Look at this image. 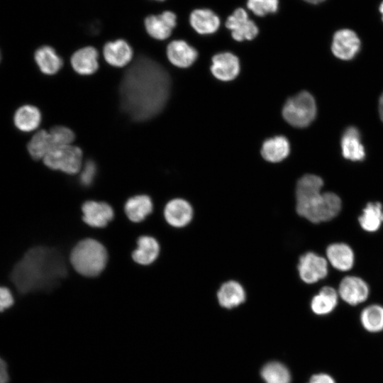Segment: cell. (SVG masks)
I'll list each match as a JSON object with an SVG mask.
<instances>
[{"label":"cell","instance_id":"6da1fadb","mask_svg":"<svg viewBox=\"0 0 383 383\" xmlns=\"http://www.w3.org/2000/svg\"><path fill=\"white\" fill-rule=\"evenodd\" d=\"M170 90V76L163 67L140 56L125 73L121 83L122 109L135 121L148 120L162 111Z\"/></svg>","mask_w":383,"mask_h":383},{"label":"cell","instance_id":"7a4b0ae2","mask_svg":"<svg viewBox=\"0 0 383 383\" xmlns=\"http://www.w3.org/2000/svg\"><path fill=\"white\" fill-rule=\"evenodd\" d=\"M67 274L65 259L58 250L35 246L27 250L14 265L11 280L19 293L26 294L53 289Z\"/></svg>","mask_w":383,"mask_h":383},{"label":"cell","instance_id":"3957f363","mask_svg":"<svg viewBox=\"0 0 383 383\" xmlns=\"http://www.w3.org/2000/svg\"><path fill=\"white\" fill-rule=\"evenodd\" d=\"M70 262L79 274L93 277L105 268L108 255L105 247L99 241L87 238L79 241L72 249Z\"/></svg>","mask_w":383,"mask_h":383},{"label":"cell","instance_id":"277c9868","mask_svg":"<svg viewBox=\"0 0 383 383\" xmlns=\"http://www.w3.org/2000/svg\"><path fill=\"white\" fill-rule=\"evenodd\" d=\"M343 206V200L338 194L324 189L321 195L314 201L302 207L296 208V211L306 222L319 225L336 219L340 215Z\"/></svg>","mask_w":383,"mask_h":383},{"label":"cell","instance_id":"5b68a950","mask_svg":"<svg viewBox=\"0 0 383 383\" xmlns=\"http://www.w3.org/2000/svg\"><path fill=\"white\" fill-rule=\"evenodd\" d=\"M340 302L351 308H360L369 302L371 287L361 275L350 272L345 274L336 285Z\"/></svg>","mask_w":383,"mask_h":383},{"label":"cell","instance_id":"8992f818","mask_svg":"<svg viewBox=\"0 0 383 383\" xmlns=\"http://www.w3.org/2000/svg\"><path fill=\"white\" fill-rule=\"evenodd\" d=\"M316 105L313 96L301 91L289 98L282 109L284 120L296 128L307 127L315 118Z\"/></svg>","mask_w":383,"mask_h":383},{"label":"cell","instance_id":"52a82bcc","mask_svg":"<svg viewBox=\"0 0 383 383\" xmlns=\"http://www.w3.org/2000/svg\"><path fill=\"white\" fill-rule=\"evenodd\" d=\"M331 267L323 254L309 250L301 254L297 263V271L301 282L309 286L324 282L331 273Z\"/></svg>","mask_w":383,"mask_h":383},{"label":"cell","instance_id":"ba28073f","mask_svg":"<svg viewBox=\"0 0 383 383\" xmlns=\"http://www.w3.org/2000/svg\"><path fill=\"white\" fill-rule=\"evenodd\" d=\"M43 160L44 164L52 170L74 174L82 168V152L77 146L67 145L53 148Z\"/></svg>","mask_w":383,"mask_h":383},{"label":"cell","instance_id":"9c48e42d","mask_svg":"<svg viewBox=\"0 0 383 383\" xmlns=\"http://www.w3.org/2000/svg\"><path fill=\"white\" fill-rule=\"evenodd\" d=\"M325 255L331 270L345 274L353 272L357 257L353 247L342 240L328 243L324 250Z\"/></svg>","mask_w":383,"mask_h":383},{"label":"cell","instance_id":"30bf717a","mask_svg":"<svg viewBox=\"0 0 383 383\" xmlns=\"http://www.w3.org/2000/svg\"><path fill=\"white\" fill-rule=\"evenodd\" d=\"M340 300L335 286L321 283L311 296L309 306L311 312L319 317H328L338 309Z\"/></svg>","mask_w":383,"mask_h":383},{"label":"cell","instance_id":"8fae6325","mask_svg":"<svg viewBox=\"0 0 383 383\" xmlns=\"http://www.w3.org/2000/svg\"><path fill=\"white\" fill-rule=\"evenodd\" d=\"M325 181L319 175L306 174L297 182L295 189L296 207L313 201L325 189Z\"/></svg>","mask_w":383,"mask_h":383},{"label":"cell","instance_id":"7c38bea8","mask_svg":"<svg viewBox=\"0 0 383 383\" xmlns=\"http://www.w3.org/2000/svg\"><path fill=\"white\" fill-rule=\"evenodd\" d=\"M226 27L231 30L233 39L237 41L252 40L258 34V28L251 21L246 11L241 8L236 9L226 23Z\"/></svg>","mask_w":383,"mask_h":383},{"label":"cell","instance_id":"4fadbf2b","mask_svg":"<svg viewBox=\"0 0 383 383\" xmlns=\"http://www.w3.org/2000/svg\"><path fill=\"white\" fill-rule=\"evenodd\" d=\"M360 48V40L357 34L350 29L338 30L333 35L331 50L339 59H353Z\"/></svg>","mask_w":383,"mask_h":383},{"label":"cell","instance_id":"5bb4252c","mask_svg":"<svg viewBox=\"0 0 383 383\" xmlns=\"http://www.w3.org/2000/svg\"><path fill=\"white\" fill-rule=\"evenodd\" d=\"M359 324L362 330L371 335L383 333V304L368 302L360 308Z\"/></svg>","mask_w":383,"mask_h":383},{"label":"cell","instance_id":"9a60e30c","mask_svg":"<svg viewBox=\"0 0 383 383\" xmlns=\"http://www.w3.org/2000/svg\"><path fill=\"white\" fill-rule=\"evenodd\" d=\"M360 229L367 234H375L383 228V204L380 201H369L357 216Z\"/></svg>","mask_w":383,"mask_h":383},{"label":"cell","instance_id":"2e32d148","mask_svg":"<svg viewBox=\"0 0 383 383\" xmlns=\"http://www.w3.org/2000/svg\"><path fill=\"white\" fill-rule=\"evenodd\" d=\"M83 221L94 228L105 227L114 216L112 207L106 202L87 201L82 206Z\"/></svg>","mask_w":383,"mask_h":383},{"label":"cell","instance_id":"e0dca14e","mask_svg":"<svg viewBox=\"0 0 383 383\" xmlns=\"http://www.w3.org/2000/svg\"><path fill=\"white\" fill-rule=\"evenodd\" d=\"M176 24V15L169 11L159 15H150L145 19L148 33L153 38L160 40L170 37Z\"/></svg>","mask_w":383,"mask_h":383},{"label":"cell","instance_id":"ac0fdd59","mask_svg":"<svg viewBox=\"0 0 383 383\" xmlns=\"http://www.w3.org/2000/svg\"><path fill=\"white\" fill-rule=\"evenodd\" d=\"M211 71L213 75L221 81L233 80L240 72L238 58L231 52L216 54L212 58Z\"/></svg>","mask_w":383,"mask_h":383},{"label":"cell","instance_id":"d6986e66","mask_svg":"<svg viewBox=\"0 0 383 383\" xmlns=\"http://www.w3.org/2000/svg\"><path fill=\"white\" fill-rule=\"evenodd\" d=\"M192 216V206L182 199H174L170 201L164 209V216L166 221L175 228H182L189 224Z\"/></svg>","mask_w":383,"mask_h":383},{"label":"cell","instance_id":"ffe728a7","mask_svg":"<svg viewBox=\"0 0 383 383\" xmlns=\"http://www.w3.org/2000/svg\"><path fill=\"white\" fill-rule=\"evenodd\" d=\"M170 62L181 68L191 66L196 60V50L184 40L172 41L167 48Z\"/></svg>","mask_w":383,"mask_h":383},{"label":"cell","instance_id":"44dd1931","mask_svg":"<svg viewBox=\"0 0 383 383\" xmlns=\"http://www.w3.org/2000/svg\"><path fill=\"white\" fill-rule=\"evenodd\" d=\"M103 54L109 65L121 67L132 60L133 50L126 41L119 39L106 43Z\"/></svg>","mask_w":383,"mask_h":383},{"label":"cell","instance_id":"7402d4cb","mask_svg":"<svg viewBox=\"0 0 383 383\" xmlns=\"http://www.w3.org/2000/svg\"><path fill=\"white\" fill-rule=\"evenodd\" d=\"M341 148L343 157L353 162L362 161L365 157L363 145L360 141V135L355 127L348 128L341 139Z\"/></svg>","mask_w":383,"mask_h":383},{"label":"cell","instance_id":"603a6c76","mask_svg":"<svg viewBox=\"0 0 383 383\" xmlns=\"http://www.w3.org/2000/svg\"><path fill=\"white\" fill-rule=\"evenodd\" d=\"M71 64L76 72L82 75L94 73L99 68L98 52L93 47L77 50L71 57Z\"/></svg>","mask_w":383,"mask_h":383},{"label":"cell","instance_id":"cb8c5ba5","mask_svg":"<svg viewBox=\"0 0 383 383\" xmlns=\"http://www.w3.org/2000/svg\"><path fill=\"white\" fill-rule=\"evenodd\" d=\"M219 304L226 309H232L243 303L246 298L242 285L235 281L223 283L217 292Z\"/></svg>","mask_w":383,"mask_h":383},{"label":"cell","instance_id":"d4e9b609","mask_svg":"<svg viewBox=\"0 0 383 383\" xmlns=\"http://www.w3.org/2000/svg\"><path fill=\"white\" fill-rule=\"evenodd\" d=\"M290 146L287 138L278 135L269 138L263 143L261 154L268 162H279L288 156Z\"/></svg>","mask_w":383,"mask_h":383},{"label":"cell","instance_id":"484cf974","mask_svg":"<svg viewBox=\"0 0 383 383\" xmlns=\"http://www.w3.org/2000/svg\"><path fill=\"white\" fill-rule=\"evenodd\" d=\"M160 252V245L152 237L140 236L137 241V248L132 253L133 260L143 265L152 263Z\"/></svg>","mask_w":383,"mask_h":383},{"label":"cell","instance_id":"4316f807","mask_svg":"<svg viewBox=\"0 0 383 383\" xmlns=\"http://www.w3.org/2000/svg\"><path fill=\"white\" fill-rule=\"evenodd\" d=\"M189 21L192 28L199 33L211 34L220 25L218 17L209 9H196L190 15Z\"/></svg>","mask_w":383,"mask_h":383},{"label":"cell","instance_id":"83f0119b","mask_svg":"<svg viewBox=\"0 0 383 383\" xmlns=\"http://www.w3.org/2000/svg\"><path fill=\"white\" fill-rule=\"evenodd\" d=\"M127 217L133 222L143 221L152 211V203L147 195H137L127 200L124 206Z\"/></svg>","mask_w":383,"mask_h":383},{"label":"cell","instance_id":"f1b7e54d","mask_svg":"<svg viewBox=\"0 0 383 383\" xmlns=\"http://www.w3.org/2000/svg\"><path fill=\"white\" fill-rule=\"evenodd\" d=\"M34 58L40 71L45 74H54L62 66V60L52 48L48 45L39 48Z\"/></svg>","mask_w":383,"mask_h":383},{"label":"cell","instance_id":"f546056e","mask_svg":"<svg viewBox=\"0 0 383 383\" xmlns=\"http://www.w3.org/2000/svg\"><path fill=\"white\" fill-rule=\"evenodd\" d=\"M13 121L18 130L23 132H30L40 125L41 113L34 106L24 105L16 111Z\"/></svg>","mask_w":383,"mask_h":383},{"label":"cell","instance_id":"4dcf8cb0","mask_svg":"<svg viewBox=\"0 0 383 383\" xmlns=\"http://www.w3.org/2000/svg\"><path fill=\"white\" fill-rule=\"evenodd\" d=\"M30 155L38 160L43 157L53 148L55 143L50 132L45 130L38 131L27 145Z\"/></svg>","mask_w":383,"mask_h":383},{"label":"cell","instance_id":"1f68e13d","mask_svg":"<svg viewBox=\"0 0 383 383\" xmlns=\"http://www.w3.org/2000/svg\"><path fill=\"white\" fill-rule=\"evenodd\" d=\"M261 374L266 383H289L290 374L287 368L277 362L265 365Z\"/></svg>","mask_w":383,"mask_h":383},{"label":"cell","instance_id":"d6a6232c","mask_svg":"<svg viewBox=\"0 0 383 383\" xmlns=\"http://www.w3.org/2000/svg\"><path fill=\"white\" fill-rule=\"evenodd\" d=\"M278 0H248L247 6L256 16H264L275 13L278 9Z\"/></svg>","mask_w":383,"mask_h":383},{"label":"cell","instance_id":"836d02e7","mask_svg":"<svg viewBox=\"0 0 383 383\" xmlns=\"http://www.w3.org/2000/svg\"><path fill=\"white\" fill-rule=\"evenodd\" d=\"M50 133L52 137L55 148L71 145L74 139V133L65 126H55L50 130Z\"/></svg>","mask_w":383,"mask_h":383},{"label":"cell","instance_id":"e575fe53","mask_svg":"<svg viewBox=\"0 0 383 383\" xmlns=\"http://www.w3.org/2000/svg\"><path fill=\"white\" fill-rule=\"evenodd\" d=\"M96 172V167L93 161H87L80 174V182L84 186L90 185L94 181Z\"/></svg>","mask_w":383,"mask_h":383},{"label":"cell","instance_id":"d590c367","mask_svg":"<svg viewBox=\"0 0 383 383\" xmlns=\"http://www.w3.org/2000/svg\"><path fill=\"white\" fill-rule=\"evenodd\" d=\"M11 292L6 287H0V312L8 309L13 304Z\"/></svg>","mask_w":383,"mask_h":383},{"label":"cell","instance_id":"8d00e7d4","mask_svg":"<svg viewBox=\"0 0 383 383\" xmlns=\"http://www.w3.org/2000/svg\"><path fill=\"white\" fill-rule=\"evenodd\" d=\"M308 383H337L335 378L326 372H321L313 374Z\"/></svg>","mask_w":383,"mask_h":383},{"label":"cell","instance_id":"74e56055","mask_svg":"<svg viewBox=\"0 0 383 383\" xmlns=\"http://www.w3.org/2000/svg\"><path fill=\"white\" fill-rule=\"evenodd\" d=\"M9 376L8 373L7 365L0 357V383H8Z\"/></svg>","mask_w":383,"mask_h":383},{"label":"cell","instance_id":"f35d334b","mask_svg":"<svg viewBox=\"0 0 383 383\" xmlns=\"http://www.w3.org/2000/svg\"><path fill=\"white\" fill-rule=\"evenodd\" d=\"M379 115L383 121V94H382L379 102Z\"/></svg>","mask_w":383,"mask_h":383},{"label":"cell","instance_id":"ab89813d","mask_svg":"<svg viewBox=\"0 0 383 383\" xmlns=\"http://www.w3.org/2000/svg\"><path fill=\"white\" fill-rule=\"evenodd\" d=\"M304 1L311 4H316L321 3L324 1L325 0H304Z\"/></svg>","mask_w":383,"mask_h":383},{"label":"cell","instance_id":"60d3db41","mask_svg":"<svg viewBox=\"0 0 383 383\" xmlns=\"http://www.w3.org/2000/svg\"><path fill=\"white\" fill-rule=\"evenodd\" d=\"M379 9V12L381 13V15H382V19L383 21V1L381 3Z\"/></svg>","mask_w":383,"mask_h":383},{"label":"cell","instance_id":"b9f144b4","mask_svg":"<svg viewBox=\"0 0 383 383\" xmlns=\"http://www.w3.org/2000/svg\"><path fill=\"white\" fill-rule=\"evenodd\" d=\"M156 1H165V0H156Z\"/></svg>","mask_w":383,"mask_h":383},{"label":"cell","instance_id":"7bdbcfd3","mask_svg":"<svg viewBox=\"0 0 383 383\" xmlns=\"http://www.w3.org/2000/svg\"><path fill=\"white\" fill-rule=\"evenodd\" d=\"M1 52H0V61H1Z\"/></svg>","mask_w":383,"mask_h":383}]
</instances>
